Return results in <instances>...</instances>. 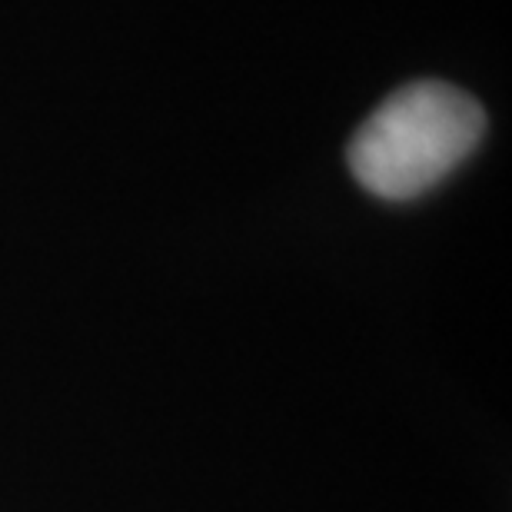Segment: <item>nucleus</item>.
<instances>
[{
  "mask_svg": "<svg viewBox=\"0 0 512 512\" xmlns=\"http://www.w3.org/2000/svg\"><path fill=\"white\" fill-rule=\"evenodd\" d=\"M486 133L473 97L439 80H419L366 117L350 143V170L373 197L413 200L453 173Z\"/></svg>",
  "mask_w": 512,
  "mask_h": 512,
  "instance_id": "obj_1",
  "label": "nucleus"
}]
</instances>
